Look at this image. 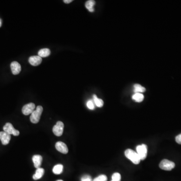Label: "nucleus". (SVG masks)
<instances>
[{
  "mask_svg": "<svg viewBox=\"0 0 181 181\" xmlns=\"http://www.w3.org/2000/svg\"><path fill=\"white\" fill-rule=\"evenodd\" d=\"M125 155L127 159H129L135 164H137L141 162V158L138 153L131 149H127L125 151Z\"/></svg>",
  "mask_w": 181,
  "mask_h": 181,
  "instance_id": "1",
  "label": "nucleus"
},
{
  "mask_svg": "<svg viewBox=\"0 0 181 181\" xmlns=\"http://www.w3.org/2000/svg\"><path fill=\"white\" fill-rule=\"evenodd\" d=\"M43 111V108L41 106H38L36 110H34L31 114L30 119L32 123H37L40 120L41 115Z\"/></svg>",
  "mask_w": 181,
  "mask_h": 181,
  "instance_id": "2",
  "label": "nucleus"
},
{
  "mask_svg": "<svg viewBox=\"0 0 181 181\" xmlns=\"http://www.w3.org/2000/svg\"><path fill=\"white\" fill-rule=\"evenodd\" d=\"M159 167L160 169L165 171H171L172 169L174 168L175 167V164L174 162L170 161L168 160H163L161 161L159 164Z\"/></svg>",
  "mask_w": 181,
  "mask_h": 181,
  "instance_id": "3",
  "label": "nucleus"
},
{
  "mask_svg": "<svg viewBox=\"0 0 181 181\" xmlns=\"http://www.w3.org/2000/svg\"><path fill=\"white\" fill-rule=\"evenodd\" d=\"M137 153L141 158V160H144L147 156L148 153V146L145 144H142L139 145L137 147Z\"/></svg>",
  "mask_w": 181,
  "mask_h": 181,
  "instance_id": "4",
  "label": "nucleus"
},
{
  "mask_svg": "<svg viewBox=\"0 0 181 181\" xmlns=\"http://www.w3.org/2000/svg\"><path fill=\"white\" fill-rule=\"evenodd\" d=\"M64 128V123L61 121H58L56 123V125L53 126V129H52L53 133L57 137H60L63 134Z\"/></svg>",
  "mask_w": 181,
  "mask_h": 181,
  "instance_id": "5",
  "label": "nucleus"
},
{
  "mask_svg": "<svg viewBox=\"0 0 181 181\" xmlns=\"http://www.w3.org/2000/svg\"><path fill=\"white\" fill-rule=\"evenodd\" d=\"M3 129L4 131L9 134L10 135L13 134L14 136H18L19 135V131L15 129L12 124L10 123H7L3 127Z\"/></svg>",
  "mask_w": 181,
  "mask_h": 181,
  "instance_id": "6",
  "label": "nucleus"
},
{
  "mask_svg": "<svg viewBox=\"0 0 181 181\" xmlns=\"http://www.w3.org/2000/svg\"><path fill=\"white\" fill-rule=\"evenodd\" d=\"M35 108V105L34 103H30L25 105L23 107L22 111L23 114L25 115H28L31 114V113L34 111Z\"/></svg>",
  "mask_w": 181,
  "mask_h": 181,
  "instance_id": "7",
  "label": "nucleus"
},
{
  "mask_svg": "<svg viewBox=\"0 0 181 181\" xmlns=\"http://www.w3.org/2000/svg\"><path fill=\"white\" fill-rule=\"evenodd\" d=\"M56 149L64 154H67L68 152V148L66 144L61 141H59L56 144Z\"/></svg>",
  "mask_w": 181,
  "mask_h": 181,
  "instance_id": "8",
  "label": "nucleus"
},
{
  "mask_svg": "<svg viewBox=\"0 0 181 181\" xmlns=\"http://www.w3.org/2000/svg\"><path fill=\"white\" fill-rule=\"evenodd\" d=\"M11 135L5 131L0 132V140L3 145H7L10 142Z\"/></svg>",
  "mask_w": 181,
  "mask_h": 181,
  "instance_id": "9",
  "label": "nucleus"
},
{
  "mask_svg": "<svg viewBox=\"0 0 181 181\" xmlns=\"http://www.w3.org/2000/svg\"><path fill=\"white\" fill-rule=\"evenodd\" d=\"M11 68L13 74L14 75H17L21 71V65L17 61H13L11 64Z\"/></svg>",
  "mask_w": 181,
  "mask_h": 181,
  "instance_id": "10",
  "label": "nucleus"
},
{
  "mask_svg": "<svg viewBox=\"0 0 181 181\" xmlns=\"http://www.w3.org/2000/svg\"><path fill=\"white\" fill-rule=\"evenodd\" d=\"M42 58L40 57L39 56H32L29 57L28 60L29 63L32 66H37L40 64L42 62Z\"/></svg>",
  "mask_w": 181,
  "mask_h": 181,
  "instance_id": "11",
  "label": "nucleus"
},
{
  "mask_svg": "<svg viewBox=\"0 0 181 181\" xmlns=\"http://www.w3.org/2000/svg\"><path fill=\"white\" fill-rule=\"evenodd\" d=\"M32 160L35 168L38 169L40 167L42 162V157L40 155H34L32 157Z\"/></svg>",
  "mask_w": 181,
  "mask_h": 181,
  "instance_id": "12",
  "label": "nucleus"
},
{
  "mask_svg": "<svg viewBox=\"0 0 181 181\" xmlns=\"http://www.w3.org/2000/svg\"><path fill=\"white\" fill-rule=\"evenodd\" d=\"M44 174V170L42 168H39L36 170L35 174L33 175V178L34 180L40 179L42 178Z\"/></svg>",
  "mask_w": 181,
  "mask_h": 181,
  "instance_id": "13",
  "label": "nucleus"
},
{
  "mask_svg": "<svg viewBox=\"0 0 181 181\" xmlns=\"http://www.w3.org/2000/svg\"><path fill=\"white\" fill-rule=\"evenodd\" d=\"M50 53H51V52H50L49 49L43 48L39 50L38 52V56L42 58V57H48L50 55Z\"/></svg>",
  "mask_w": 181,
  "mask_h": 181,
  "instance_id": "14",
  "label": "nucleus"
},
{
  "mask_svg": "<svg viewBox=\"0 0 181 181\" xmlns=\"http://www.w3.org/2000/svg\"><path fill=\"white\" fill-rule=\"evenodd\" d=\"M95 1L94 0H89L86 2L85 4V6L89 11L90 12H93L94 11V6H95Z\"/></svg>",
  "mask_w": 181,
  "mask_h": 181,
  "instance_id": "15",
  "label": "nucleus"
},
{
  "mask_svg": "<svg viewBox=\"0 0 181 181\" xmlns=\"http://www.w3.org/2000/svg\"><path fill=\"white\" fill-rule=\"evenodd\" d=\"M145 90H146L145 88L139 84H135L134 85V92L135 93H144Z\"/></svg>",
  "mask_w": 181,
  "mask_h": 181,
  "instance_id": "16",
  "label": "nucleus"
},
{
  "mask_svg": "<svg viewBox=\"0 0 181 181\" xmlns=\"http://www.w3.org/2000/svg\"><path fill=\"white\" fill-rule=\"evenodd\" d=\"M63 169H64V167L62 164H57L53 167L52 171L54 174L60 175L63 172Z\"/></svg>",
  "mask_w": 181,
  "mask_h": 181,
  "instance_id": "17",
  "label": "nucleus"
},
{
  "mask_svg": "<svg viewBox=\"0 0 181 181\" xmlns=\"http://www.w3.org/2000/svg\"><path fill=\"white\" fill-rule=\"evenodd\" d=\"M133 99L137 102H142L144 99V95L141 93H135L133 96Z\"/></svg>",
  "mask_w": 181,
  "mask_h": 181,
  "instance_id": "18",
  "label": "nucleus"
},
{
  "mask_svg": "<svg viewBox=\"0 0 181 181\" xmlns=\"http://www.w3.org/2000/svg\"><path fill=\"white\" fill-rule=\"evenodd\" d=\"M93 99L94 103H95V104L97 107H102L104 105V102L102 99L98 98L96 95H93Z\"/></svg>",
  "mask_w": 181,
  "mask_h": 181,
  "instance_id": "19",
  "label": "nucleus"
},
{
  "mask_svg": "<svg viewBox=\"0 0 181 181\" xmlns=\"http://www.w3.org/2000/svg\"><path fill=\"white\" fill-rule=\"evenodd\" d=\"M107 181V177L104 175H99L96 178L94 179L93 181Z\"/></svg>",
  "mask_w": 181,
  "mask_h": 181,
  "instance_id": "20",
  "label": "nucleus"
},
{
  "mask_svg": "<svg viewBox=\"0 0 181 181\" xmlns=\"http://www.w3.org/2000/svg\"><path fill=\"white\" fill-rule=\"evenodd\" d=\"M121 175H120V174L118 173H114L113 175H112V180L120 181V180H121Z\"/></svg>",
  "mask_w": 181,
  "mask_h": 181,
  "instance_id": "21",
  "label": "nucleus"
},
{
  "mask_svg": "<svg viewBox=\"0 0 181 181\" xmlns=\"http://www.w3.org/2000/svg\"><path fill=\"white\" fill-rule=\"evenodd\" d=\"M87 106L90 110H94L95 109V106L92 100L88 101L87 103Z\"/></svg>",
  "mask_w": 181,
  "mask_h": 181,
  "instance_id": "22",
  "label": "nucleus"
},
{
  "mask_svg": "<svg viewBox=\"0 0 181 181\" xmlns=\"http://www.w3.org/2000/svg\"><path fill=\"white\" fill-rule=\"evenodd\" d=\"M82 181H92L91 177L89 175H84L81 179Z\"/></svg>",
  "mask_w": 181,
  "mask_h": 181,
  "instance_id": "23",
  "label": "nucleus"
},
{
  "mask_svg": "<svg viewBox=\"0 0 181 181\" xmlns=\"http://www.w3.org/2000/svg\"><path fill=\"white\" fill-rule=\"evenodd\" d=\"M175 141L178 144H181V134L179 135H177V137H175Z\"/></svg>",
  "mask_w": 181,
  "mask_h": 181,
  "instance_id": "24",
  "label": "nucleus"
},
{
  "mask_svg": "<svg viewBox=\"0 0 181 181\" xmlns=\"http://www.w3.org/2000/svg\"><path fill=\"white\" fill-rule=\"evenodd\" d=\"M72 2V0H64V2L66 4H69V3H71Z\"/></svg>",
  "mask_w": 181,
  "mask_h": 181,
  "instance_id": "25",
  "label": "nucleus"
},
{
  "mask_svg": "<svg viewBox=\"0 0 181 181\" xmlns=\"http://www.w3.org/2000/svg\"><path fill=\"white\" fill-rule=\"evenodd\" d=\"M1 25H2V21H1V20L0 19V27H1Z\"/></svg>",
  "mask_w": 181,
  "mask_h": 181,
  "instance_id": "26",
  "label": "nucleus"
},
{
  "mask_svg": "<svg viewBox=\"0 0 181 181\" xmlns=\"http://www.w3.org/2000/svg\"><path fill=\"white\" fill-rule=\"evenodd\" d=\"M111 181H118V180H112Z\"/></svg>",
  "mask_w": 181,
  "mask_h": 181,
  "instance_id": "27",
  "label": "nucleus"
},
{
  "mask_svg": "<svg viewBox=\"0 0 181 181\" xmlns=\"http://www.w3.org/2000/svg\"><path fill=\"white\" fill-rule=\"evenodd\" d=\"M63 181V180H57V181Z\"/></svg>",
  "mask_w": 181,
  "mask_h": 181,
  "instance_id": "28",
  "label": "nucleus"
}]
</instances>
